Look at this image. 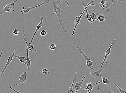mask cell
I'll return each mask as SVG.
<instances>
[{
	"mask_svg": "<svg viewBox=\"0 0 126 93\" xmlns=\"http://www.w3.org/2000/svg\"><path fill=\"white\" fill-rule=\"evenodd\" d=\"M93 1H96V0H93Z\"/></svg>",
	"mask_w": 126,
	"mask_h": 93,
	"instance_id": "4dcf8cb0",
	"label": "cell"
},
{
	"mask_svg": "<svg viewBox=\"0 0 126 93\" xmlns=\"http://www.w3.org/2000/svg\"><path fill=\"white\" fill-rule=\"evenodd\" d=\"M50 49L52 51H55L59 49L58 47H56V46L53 43H51L49 46Z\"/></svg>",
	"mask_w": 126,
	"mask_h": 93,
	"instance_id": "ffe728a7",
	"label": "cell"
},
{
	"mask_svg": "<svg viewBox=\"0 0 126 93\" xmlns=\"http://www.w3.org/2000/svg\"><path fill=\"white\" fill-rule=\"evenodd\" d=\"M63 0H60L59 1V2H58L57 4H59V3H60Z\"/></svg>",
	"mask_w": 126,
	"mask_h": 93,
	"instance_id": "f1b7e54d",
	"label": "cell"
},
{
	"mask_svg": "<svg viewBox=\"0 0 126 93\" xmlns=\"http://www.w3.org/2000/svg\"><path fill=\"white\" fill-rule=\"evenodd\" d=\"M93 1H91L89 3V4H88L87 5V7H86L84 8L85 9L84 10L83 12L82 13H81V15L80 16H77L75 17L74 20V24L75 26V27L74 29V31H73L72 34V36L74 35L75 34V32L76 28H77V26L79 25V23H80V20L81 18V17L83 15V14H84V13L85 12V11L86 9L88 8V7L89 6V5L93 3Z\"/></svg>",
	"mask_w": 126,
	"mask_h": 93,
	"instance_id": "8992f818",
	"label": "cell"
},
{
	"mask_svg": "<svg viewBox=\"0 0 126 93\" xmlns=\"http://www.w3.org/2000/svg\"><path fill=\"white\" fill-rule=\"evenodd\" d=\"M78 74L77 72H75L74 74V76L73 77V82L71 87L67 93H75V90L73 88L74 84L75 82L77 80L78 78Z\"/></svg>",
	"mask_w": 126,
	"mask_h": 93,
	"instance_id": "30bf717a",
	"label": "cell"
},
{
	"mask_svg": "<svg viewBox=\"0 0 126 93\" xmlns=\"http://www.w3.org/2000/svg\"><path fill=\"white\" fill-rule=\"evenodd\" d=\"M43 73L46 76H48L49 73L47 69L46 68H44L42 70Z\"/></svg>",
	"mask_w": 126,
	"mask_h": 93,
	"instance_id": "603a6c76",
	"label": "cell"
},
{
	"mask_svg": "<svg viewBox=\"0 0 126 93\" xmlns=\"http://www.w3.org/2000/svg\"><path fill=\"white\" fill-rule=\"evenodd\" d=\"M3 51L2 50V51H1V54L0 58H1V55H2V53H3Z\"/></svg>",
	"mask_w": 126,
	"mask_h": 93,
	"instance_id": "f546056e",
	"label": "cell"
},
{
	"mask_svg": "<svg viewBox=\"0 0 126 93\" xmlns=\"http://www.w3.org/2000/svg\"><path fill=\"white\" fill-rule=\"evenodd\" d=\"M25 29L23 28V34H24V38L23 40H25V42L26 43V45H27V47L29 51L31 52L32 53H33L34 52H36L37 51V50L35 49V48L34 47V46L30 43H29L28 40L26 39V37L25 33Z\"/></svg>",
	"mask_w": 126,
	"mask_h": 93,
	"instance_id": "ba28073f",
	"label": "cell"
},
{
	"mask_svg": "<svg viewBox=\"0 0 126 93\" xmlns=\"http://www.w3.org/2000/svg\"><path fill=\"white\" fill-rule=\"evenodd\" d=\"M25 50H26V52L27 53V60L26 62V65H27V69L29 70L31 66V62L29 57V51L27 47L26 48Z\"/></svg>",
	"mask_w": 126,
	"mask_h": 93,
	"instance_id": "e0dca14e",
	"label": "cell"
},
{
	"mask_svg": "<svg viewBox=\"0 0 126 93\" xmlns=\"http://www.w3.org/2000/svg\"><path fill=\"white\" fill-rule=\"evenodd\" d=\"M49 1V0H46L45 1H43L41 4L39 5H36V6H34L33 7H23L22 8L21 10L20 11V12H21L22 14L23 13H29V12L32 9H33L39 7L41 6H42L43 5L48 4Z\"/></svg>",
	"mask_w": 126,
	"mask_h": 93,
	"instance_id": "52a82bcc",
	"label": "cell"
},
{
	"mask_svg": "<svg viewBox=\"0 0 126 93\" xmlns=\"http://www.w3.org/2000/svg\"><path fill=\"white\" fill-rule=\"evenodd\" d=\"M47 34V33L45 30H43L40 32V35L42 37L44 36Z\"/></svg>",
	"mask_w": 126,
	"mask_h": 93,
	"instance_id": "cb8c5ba5",
	"label": "cell"
},
{
	"mask_svg": "<svg viewBox=\"0 0 126 93\" xmlns=\"http://www.w3.org/2000/svg\"><path fill=\"white\" fill-rule=\"evenodd\" d=\"M105 17L101 14L98 16V21L100 22H102L105 21Z\"/></svg>",
	"mask_w": 126,
	"mask_h": 93,
	"instance_id": "44dd1931",
	"label": "cell"
},
{
	"mask_svg": "<svg viewBox=\"0 0 126 93\" xmlns=\"http://www.w3.org/2000/svg\"><path fill=\"white\" fill-rule=\"evenodd\" d=\"M122 0H107L106 2L104 5L102 4L101 6V9L98 12L96 13V14L98 15L104 11H109L111 5L113 4L114 2H122Z\"/></svg>",
	"mask_w": 126,
	"mask_h": 93,
	"instance_id": "3957f363",
	"label": "cell"
},
{
	"mask_svg": "<svg viewBox=\"0 0 126 93\" xmlns=\"http://www.w3.org/2000/svg\"><path fill=\"white\" fill-rule=\"evenodd\" d=\"M19 31L16 28L15 29L13 32V36H17L19 34Z\"/></svg>",
	"mask_w": 126,
	"mask_h": 93,
	"instance_id": "d4e9b609",
	"label": "cell"
},
{
	"mask_svg": "<svg viewBox=\"0 0 126 93\" xmlns=\"http://www.w3.org/2000/svg\"><path fill=\"white\" fill-rule=\"evenodd\" d=\"M106 2V0H101L100 2V3L104 5L105 3Z\"/></svg>",
	"mask_w": 126,
	"mask_h": 93,
	"instance_id": "484cf974",
	"label": "cell"
},
{
	"mask_svg": "<svg viewBox=\"0 0 126 93\" xmlns=\"http://www.w3.org/2000/svg\"><path fill=\"white\" fill-rule=\"evenodd\" d=\"M17 51V49H16V50H15L14 51L13 53L12 54H10V56L8 58L6 65H5L4 68L1 74H0V75L1 76H2V75H3L4 73L6 70L7 69L8 66L9 65L10 63L12 62V61L13 57H14V55L15 54V52Z\"/></svg>",
	"mask_w": 126,
	"mask_h": 93,
	"instance_id": "7c38bea8",
	"label": "cell"
},
{
	"mask_svg": "<svg viewBox=\"0 0 126 93\" xmlns=\"http://www.w3.org/2000/svg\"><path fill=\"white\" fill-rule=\"evenodd\" d=\"M40 18L41 19L40 22L39 24L37 26L35 31V32L33 34V36L32 37V39H31L30 42L31 44H32V43L33 41L34 38V37L35 36L37 32L42 27L44 18L42 16H41Z\"/></svg>",
	"mask_w": 126,
	"mask_h": 93,
	"instance_id": "4fadbf2b",
	"label": "cell"
},
{
	"mask_svg": "<svg viewBox=\"0 0 126 93\" xmlns=\"http://www.w3.org/2000/svg\"><path fill=\"white\" fill-rule=\"evenodd\" d=\"M92 13L90 16L91 17L92 21H94L96 20H98V16L94 13V12L93 10H92Z\"/></svg>",
	"mask_w": 126,
	"mask_h": 93,
	"instance_id": "ac0fdd59",
	"label": "cell"
},
{
	"mask_svg": "<svg viewBox=\"0 0 126 93\" xmlns=\"http://www.w3.org/2000/svg\"><path fill=\"white\" fill-rule=\"evenodd\" d=\"M116 41V40H113V42L112 43V44H111V45L110 46V47L108 49V50L105 51V55L104 59L103 60V62H102V65L101 66V67H102V66H103V65H104V63L105 62V61H106L107 58L108 57V55L110 54V51L111 48L112 47L113 44H114V43H115V42Z\"/></svg>",
	"mask_w": 126,
	"mask_h": 93,
	"instance_id": "5bb4252c",
	"label": "cell"
},
{
	"mask_svg": "<svg viewBox=\"0 0 126 93\" xmlns=\"http://www.w3.org/2000/svg\"><path fill=\"white\" fill-rule=\"evenodd\" d=\"M113 83L114 85L116 86L117 88H118L121 93H126V91L125 89L123 90L120 88V87L118 85H117L115 82H113Z\"/></svg>",
	"mask_w": 126,
	"mask_h": 93,
	"instance_id": "7402d4cb",
	"label": "cell"
},
{
	"mask_svg": "<svg viewBox=\"0 0 126 93\" xmlns=\"http://www.w3.org/2000/svg\"><path fill=\"white\" fill-rule=\"evenodd\" d=\"M77 49L85 59L86 61V67L89 69H91L92 70L93 69L94 66L96 65V63L94 62V61L92 60L90 58L87 57L85 53L82 50L80 46L77 47Z\"/></svg>",
	"mask_w": 126,
	"mask_h": 93,
	"instance_id": "7a4b0ae2",
	"label": "cell"
},
{
	"mask_svg": "<svg viewBox=\"0 0 126 93\" xmlns=\"http://www.w3.org/2000/svg\"><path fill=\"white\" fill-rule=\"evenodd\" d=\"M86 77V76H85L81 82H77L75 84L74 87L75 91V93H77L79 90L81 88L82 85L84 83L83 81Z\"/></svg>",
	"mask_w": 126,
	"mask_h": 93,
	"instance_id": "9a60e30c",
	"label": "cell"
},
{
	"mask_svg": "<svg viewBox=\"0 0 126 93\" xmlns=\"http://www.w3.org/2000/svg\"><path fill=\"white\" fill-rule=\"evenodd\" d=\"M53 4L54 6L53 14H56L59 22L62 28L63 29L64 32L67 33V31L65 30V29L63 27V21L61 19L60 15L61 13H63V8L59 6L56 3L55 0H52Z\"/></svg>",
	"mask_w": 126,
	"mask_h": 93,
	"instance_id": "6da1fadb",
	"label": "cell"
},
{
	"mask_svg": "<svg viewBox=\"0 0 126 93\" xmlns=\"http://www.w3.org/2000/svg\"><path fill=\"white\" fill-rule=\"evenodd\" d=\"M14 56L16 58H17L19 59L20 62L21 63L24 64L25 65L27 66L26 62V61H27V57L26 58L25 56L20 57L18 54L17 55L14 54Z\"/></svg>",
	"mask_w": 126,
	"mask_h": 93,
	"instance_id": "2e32d148",
	"label": "cell"
},
{
	"mask_svg": "<svg viewBox=\"0 0 126 93\" xmlns=\"http://www.w3.org/2000/svg\"><path fill=\"white\" fill-rule=\"evenodd\" d=\"M106 59L107 60L106 63H105L103 67H102L99 70L94 72H90L89 73V74L91 76H92L95 77L96 83L99 82L98 77L99 76V75L101 74V73L104 71L105 68L106 67L108 63L109 59H108V57Z\"/></svg>",
	"mask_w": 126,
	"mask_h": 93,
	"instance_id": "5b68a950",
	"label": "cell"
},
{
	"mask_svg": "<svg viewBox=\"0 0 126 93\" xmlns=\"http://www.w3.org/2000/svg\"><path fill=\"white\" fill-rule=\"evenodd\" d=\"M102 82V81L101 80L100 82H98L94 84H93L92 83L89 82H88L86 84V85L87 86L86 88H83V90H87L88 93H91L92 92V91L93 89L94 86L96 85H98V89H99V83Z\"/></svg>",
	"mask_w": 126,
	"mask_h": 93,
	"instance_id": "8fae6325",
	"label": "cell"
},
{
	"mask_svg": "<svg viewBox=\"0 0 126 93\" xmlns=\"http://www.w3.org/2000/svg\"><path fill=\"white\" fill-rule=\"evenodd\" d=\"M65 0L66 2L67 5L69 6V5L68 3V1H67V0Z\"/></svg>",
	"mask_w": 126,
	"mask_h": 93,
	"instance_id": "83f0119b",
	"label": "cell"
},
{
	"mask_svg": "<svg viewBox=\"0 0 126 93\" xmlns=\"http://www.w3.org/2000/svg\"><path fill=\"white\" fill-rule=\"evenodd\" d=\"M10 88H11V89L12 90H13V91H14V92H16V93H20V92H17L14 89H13L12 88V87L11 86H10Z\"/></svg>",
	"mask_w": 126,
	"mask_h": 93,
	"instance_id": "4316f807",
	"label": "cell"
},
{
	"mask_svg": "<svg viewBox=\"0 0 126 93\" xmlns=\"http://www.w3.org/2000/svg\"><path fill=\"white\" fill-rule=\"evenodd\" d=\"M28 70L27 69L25 72H22L20 75L19 77V80L18 81V82L14 85L15 87L16 86L19 85L21 83L23 85L24 83H26V79H27V73Z\"/></svg>",
	"mask_w": 126,
	"mask_h": 93,
	"instance_id": "9c48e42d",
	"label": "cell"
},
{
	"mask_svg": "<svg viewBox=\"0 0 126 93\" xmlns=\"http://www.w3.org/2000/svg\"><path fill=\"white\" fill-rule=\"evenodd\" d=\"M99 76L102 79V83L104 84H106L108 87H111V85L109 84L110 82L107 78L102 77L101 76V74L99 75Z\"/></svg>",
	"mask_w": 126,
	"mask_h": 93,
	"instance_id": "d6986e66",
	"label": "cell"
},
{
	"mask_svg": "<svg viewBox=\"0 0 126 93\" xmlns=\"http://www.w3.org/2000/svg\"><path fill=\"white\" fill-rule=\"evenodd\" d=\"M17 0H16L9 4L4 6L0 13V16H1L2 14L5 12H9L11 13H13L15 10V4Z\"/></svg>",
	"mask_w": 126,
	"mask_h": 93,
	"instance_id": "277c9868",
	"label": "cell"
}]
</instances>
